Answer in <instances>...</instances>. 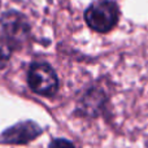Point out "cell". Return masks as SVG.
Wrapping results in <instances>:
<instances>
[{
    "instance_id": "6da1fadb",
    "label": "cell",
    "mask_w": 148,
    "mask_h": 148,
    "mask_svg": "<svg viewBox=\"0 0 148 148\" xmlns=\"http://www.w3.org/2000/svg\"><path fill=\"white\" fill-rule=\"evenodd\" d=\"M84 20L92 30L108 33L118 21V7L110 0H99L87 8Z\"/></svg>"
},
{
    "instance_id": "7a4b0ae2",
    "label": "cell",
    "mask_w": 148,
    "mask_h": 148,
    "mask_svg": "<svg viewBox=\"0 0 148 148\" xmlns=\"http://www.w3.org/2000/svg\"><path fill=\"white\" fill-rule=\"evenodd\" d=\"M29 86L34 92L43 96H51L56 94L59 88V79L49 65L43 62H35L30 66L27 75Z\"/></svg>"
},
{
    "instance_id": "3957f363",
    "label": "cell",
    "mask_w": 148,
    "mask_h": 148,
    "mask_svg": "<svg viewBox=\"0 0 148 148\" xmlns=\"http://www.w3.org/2000/svg\"><path fill=\"white\" fill-rule=\"evenodd\" d=\"M42 134V129L33 121H23L7 129L0 136L3 143L9 144H25L34 140Z\"/></svg>"
},
{
    "instance_id": "277c9868",
    "label": "cell",
    "mask_w": 148,
    "mask_h": 148,
    "mask_svg": "<svg viewBox=\"0 0 148 148\" xmlns=\"http://www.w3.org/2000/svg\"><path fill=\"white\" fill-rule=\"evenodd\" d=\"M1 27L5 35L12 40L22 42L30 33V26L22 14L17 12H7L1 16Z\"/></svg>"
},
{
    "instance_id": "5b68a950",
    "label": "cell",
    "mask_w": 148,
    "mask_h": 148,
    "mask_svg": "<svg viewBox=\"0 0 148 148\" xmlns=\"http://www.w3.org/2000/svg\"><path fill=\"white\" fill-rule=\"evenodd\" d=\"M49 148H75V146L66 139H55L49 144Z\"/></svg>"
},
{
    "instance_id": "8992f818",
    "label": "cell",
    "mask_w": 148,
    "mask_h": 148,
    "mask_svg": "<svg viewBox=\"0 0 148 148\" xmlns=\"http://www.w3.org/2000/svg\"><path fill=\"white\" fill-rule=\"evenodd\" d=\"M9 56H10L9 47H8L7 44H4V43H1V42H0V62L8 60V59H9Z\"/></svg>"
}]
</instances>
